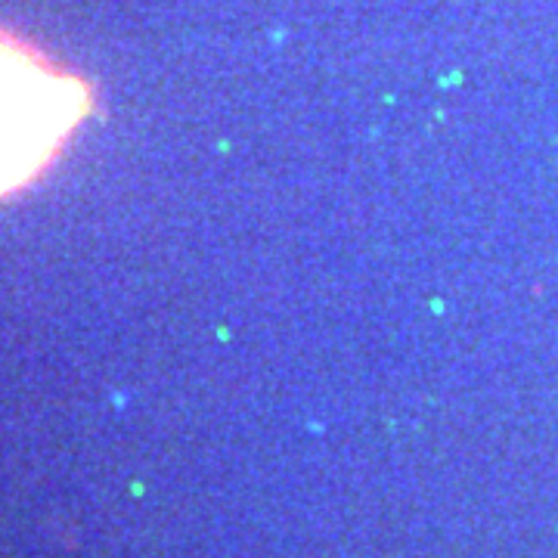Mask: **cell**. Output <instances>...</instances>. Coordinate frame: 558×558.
<instances>
[{
    "label": "cell",
    "mask_w": 558,
    "mask_h": 558,
    "mask_svg": "<svg viewBox=\"0 0 558 558\" xmlns=\"http://www.w3.org/2000/svg\"><path fill=\"white\" fill-rule=\"evenodd\" d=\"M84 109L78 81L0 38V195L28 183L53 159Z\"/></svg>",
    "instance_id": "1"
}]
</instances>
